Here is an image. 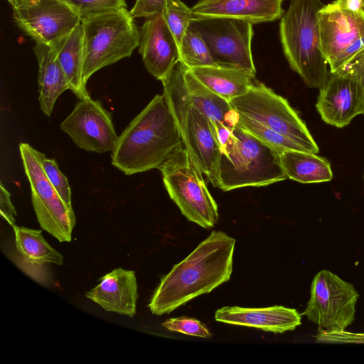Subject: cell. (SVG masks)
Returning <instances> with one entry per match:
<instances>
[{
    "instance_id": "cell-3",
    "label": "cell",
    "mask_w": 364,
    "mask_h": 364,
    "mask_svg": "<svg viewBox=\"0 0 364 364\" xmlns=\"http://www.w3.org/2000/svg\"><path fill=\"white\" fill-rule=\"evenodd\" d=\"M321 0H291L281 18L279 38L290 68L311 88H322L331 72L321 48L318 14Z\"/></svg>"
},
{
    "instance_id": "cell-20",
    "label": "cell",
    "mask_w": 364,
    "mask_h": 364,
    "mask_svg": "<svg viewBox=\"0 0 364 364\" xmlns=\"http://www.w3.org/2000/svg\"><path fill=\"white\" fill-rule=\"evenodd\" d=\"M100 281L99 284L86 293V297L107 311L133 317L139 296L135 272L117 268Z\"/></svg>"
},
{
    "instance_id": "cell-6",
    "label": "cell",
    "mask_w": 364,
    "mask_h": 364,
    "mask_svg": "<svg viewBox=\"0 0 364 364\" xmlns=\"http://www.w3.org/2000/svg\"><path fill=\"white\" fill-rule=\"evenodd\" d=\"M83 30V80L100 69L129 57L139 46L140 31L127 8L81 21Z\"/></svg>"
},
{
    "instance_id": "cell-14",
    "label": "cell",
    "mask_w": 364,
    "mask_h": 364,
    "mask_svg": "<svg viewBox=\"0 0 364 364\" xmlns=\"http://www.w3.org/2000/svg\"><path fill=\"white\" fill-rule=\"evenodd\" d=\"M316 107L326 124L343 128L358 114H364V87L356 82L331 73L321 88Z\"/></svg>"
},
{
    "instance_id": "cell-2",
    "label": "cell",
    "mask_w": 364,
    "mask_h": 364,
    "mask_svg": "<svg viewBox=\"0 0 364 364\" xmlns=\"http://www.w3.org/2000/svg\"><path fill=\"white\" fill-rule=\"evenodd\" d=\"M182 144L165 95H156L119 136L112 164L125 175L159 168Z\"/></svg>"
},
{
    "instance_id": "cell-22",
    "label": "cell",
    "mask_w": 364,
    "mask_h": 364,
    "mask_svg": "<svg viewBox=\"0 0 364 364\" xmlns=\"http://www.w3.org/2000/svg\"><path fill=\"white\" fill-rule=\"evenodd\" d=\"M33 50L38 64L40 108L50 117L56 100L64 91L70 90V86L54 49L48 45L36 43Z\"/></svg>"
},
{
    "instance_id": "cell-17",
    "label": "cell",
    "mask_w": 364,
    "mask_h": 364,
    "mask_svg": "<svg viewBox=\"0 0 364 364\" xmlns=\"http://www.w3.org/2000/svg\"><path fill=\"white\" fill-rule=\"evenodd\" d=\"M183 81L188 97L207 117L223 152L232 139V130L239 120L238 113L230 102L205 87L187 67L184 69Z\"/></svg>"
},
{
    "instance_id": "cell-24",
    "label": "cell",
    "mask_w": 364,
    "mask_h": 364,
    "mask_svg": "<svg viewBox=\"0 0 364 364\" xmlns=\"http://www.w3.org/2000/svg\"><path fill=\"white\" fill-rule=\"evenodd\" d=\"M191 70L205 87L228 102L247 93L256 82L255 74L242 70L207 66Z\"/></svg>"
},
{
    "instance_id": "cell-12",
    "label": "cell",
    "mask_w": 364,
    "mask_h": 364,
    "mask_svg": "<svg viewBox=\"0 0 364 364\" xmlns=\"http://www.w3.org/2000/svg\"><path fill=\"white\" fill-rule=\"evenodd\" d=\"M60 129L78 147L96 153L112 151L119 138L110 113L90 97L80 100Z\"/></svg>"
},
{
    "instance_id": "cell-21",
    "label": "cell",
    "mask_w": 364,
    "mask_h": 364,
    "mask_svg": "<svg viewBox=\"0 0 364 364\" xmlns=\"http://www.w3.org/2000/svg\"><path fill=\"white\" fill-rule=\"evenodd\" d=\"M17 254L15 262L37 282H47L45 264L61 265L63 257L44 239L42 231L25 227L13 226Z\"/></svg>"
},
{
    "instance_id": "cell-11",
    "label": "cell",
    "mask_w": 364,
    "mask_h": 364,
    "mask_svg": "<svg viewBox=\"0 0 364 364\" xmlns=\"http://www.w3.org/2000/svg\"><path fill=\"white\" fill-rule=\"evenodd\" d=\"M358 298L352 284L321 270L313 279L310 299L302 315L323 329H346L355 319Z\"/></svg>"
},
{
    "instance_id": "cell-25",
    "label": "cell",
    "mask_w": 364,
    "mask_h": 364,
    "mask_svg": "<svg viewBox=\"0 0 364 364\" xmlns=\"http://www.w3.org/2000/svg\"><path fill=\"white\" fill-rule=\"evenodd\" d=\"M283 169L288 178L313 183L331 181L333 173L329 162L316 154L286 150L280 154Z\"/></svg>"
},
{
    "instance_id": "cell-19",
    "label": "cell",
    "mask_w": 364,
    "mask_h": 364,
    "mask_svg": "<svg viewBox=\"0 0 364 364\" xmlns=\"http://www.w3.org/2000/svg\"><path fill=\"white\" fill-rule=\"evenodd\" d=\"M215 319L225 323L277 333L294 331L301 324V314L295 309L284 306L264 308L224 306L215 311Z\"/></svg>"
},
{
    "instance_id": "cell-28",
    "label": "cell",
    "mask_w": 364,
    "mask_h": 364,
    "mask_svg": "<svg viewBox=\"0 0 364 364\" xmlns=\"http://www.w3.org/2000/svg\"><path fill=\"white\" fill-rule=\"evenodd\" d=\"M237 124L259 139L270 145L279 154L286 150L304 151L299 145L287 137L247 117L239 114Z\"/></svg>"
},
{
    "instance_id": "cell-23",
    "label": "cell",
    "mask_w": 364,
    "mask_h": 364,
    "mask_svg": "<svg viewBox=\"0 0 364 364\" xmlns=\"http://www.w3.org/2000/svg\"><path fill=\"white\" fill-rule=\"evenodd\" d=\"M50 47L55 51L70 90L79 100L90 97L83 80L84 44L81 22Z\"/></svg>"
},
{
    "instance_id": "cell-27",
    "label": "cell",
    "mask_w": 364,
    "mask_h": 364,
    "mask_svg": "<svg viewBox=\"0 0 364 364\" xmlns=\"http://www.w3.org/2000/svg\"><path fill=\"white\" fill-rule=\"evenodd\" d=\"M162 16L178 46L195 18L192 9L180 0H166Z\"/></svg>"
},
{
    "instance_id": "cell-16",
    "label": "cell",
    "mask_w": 364,
    "mask_h": 364,
    "mask_svg": "<svg viewBox=\"0 0 364 364\" xmlns=\"http://www.w3.org/2000/svg\"><path fill=\"white\" fill-rule=\"evenodd\" d=\"M322 53L329 65L350 44L364 36V12H356L334 1L324 5L318 14Z\"/></svg>"
},
{
    "instance_id": "cell-32",
    "label": "cell",
    "mask_w": 364,
    "mask_h": 364,
    "mask_svg": "<svg viewBox=\"0 0 364 364\" xmlns=\"http://www.w3.org/2000/svg\"><path fill=\"white\" fill-rule=\"evenodd\" d=\"M316 343H364V333H353L342 330H326L318 328L315 336Z\"/></svg>"
},
{
    "instance_id": "cell-4",
    "label": "cell",
    "mask_w": 364,
    "mask_h": 364,
    "mask_svg": "<svg viewBox=\"0 0 364 364\" xmlns=\"http://www.w3.org/2000/svg\"><path fill=\"white\" fill-rule=\"evenodd\" d=\"M280 154L237 124L221 153L218 188L223 191L247 186H264L287 179Z\"/></svg>"
},
{
    "instance_id": "cell-26",
    "label": "cell",
    "mask_w": 364,
    "mask_h": 364,
    "mask_svg": "<svg viewBox=\"0 0 364 364\" xmlns=\"http://www.w3.org/2000/svg\"><path fill=\"white\" fill-rule=\"evenodd\" d=\"M179 52L180 61L189 69L218 67L200 33L191 25L182 39Z\"/></svg>"
},
{
    "instance_id": "cell-1",
    "label": "cell",
    "mask_w": 364,
    "mask_h": 364,
    "mask_svg": "<svg viewBox=\"0 0 364 364\" xmlns=\"http://www.w3.org/2000/svg\"><path fill=\"white\" fill-rule=\"evenodd\" d=\"M235 239L213 230L184 259L161 277L149 307L153 314H168L193 299L228 282L232 272Z\"/></svg>"
},
{
    "instance_id": "cell-8",
    "label": "cell",
    "mask_w": 364,
    "mask_h": 364,
    "mask_svg": "<svg viewBox=\"0 0 364 364\" xmlns=\"http://www.w3.org/2000/svg\"><path fill=\"white\" fill-rule=\"evenodd\" d=\"M230 103L239 114L287 137L305 151L318 153L317 144L296 112L285 98L263 83L256 81L247 93Z\"/></svg>"
},
{
    "instance_id": "cell-5",
    "label": "cell",
    "mask_w": 364,
    "mask_h": 364,
    "mask_svg": "<svg viewBox=\"0 0 364 364\" xmlns=\"http://www.w3.org/2000/svg\"><path fill=\"white\" fill-rule=\"evenodd\" d=\"M185 67L179 60L171 75L161 81L164 94L176 121L183 144L208 181L218 187L220 148L207 117L187 94L183 81Z\"/></svg>"
},
{
    "instance_id": "cell-13",
    "label": "cell",
    "mask_w": 364,
    "mask_h": 364,
    "mask_svg": "<svg viewBox=\"0 0 364 364\" xmlns=\"http://www.w3.org/2000/svg\"><path fill=\"white\" fill-rule=\"evenodd\" d=\"M13 10L16 25L26 35L36 43L50 46L81 22L63 0H41L34 6Z\"/></svg>"
},
{
    "instance_id": "cell-38",
    "label": "cell",
    "mask_w": 364,
    "mask_h": 364,
    "mask_svg": "<svg viewBox=\"0 0 364 364\" xmlns=\"http://www.w3.org/2000/svg\"><path fill=\"white\" fill-rule=\"evenodd\" d=\"M13 9L30 7L37 4L41 0H8Z\"/></svg>"
},
{
    "instance_id": "cell-31",
    "label": "cell",
    "mask_w": 364,
    "mask_h": 364,
    "mask_svg": "<svg viewBox=\"0 0 364 364\" xmlns=\"http://www.w3.org/2000/svg\"><path fill=\"white\" fill-rule=\"evenodd\" d=\"M162 326L171 331L204 338H211L208 328L198 320L192 318H171L165 321Z\"/></svg>"
},
{
    "instance_id": "cell-33",
    "label": "cell",
    "mask_w": 364,
    "mask_h": 364,
    "mask_svg": "<svg viewBox=\"0 0 364 364\" xmlns=\"http://www.w3.org/2000/svg\"><path fill=\"white\" fill-rule=\"evenodd\" d=\"M333 73L349 78L364 87V49Z\"/></svg>"
},
{
    "instance_id": "cell-10",
    "label": "cell",
    "mask_w": 364,
    "mask_h": 364,
    "mask_svg": "<svg viewBox=\"0 0 364 364\" xmlns=\"http://www.w3.org/2000/svg\"><path fill=\"white\" fill-rule=\"evenodd\" d=\"M205 41L218 67L256 73L251 23L228 18L195 17L191 23Z\"/></svg>"
},
{
    "instance_id": "cell-9",
    "label": "cell",
    "mask_w": 364,
    "mask_h": 364,
    "mask_svg": "<svg viewBox=\"0 0 364 364\" xmlns=\"http://www.w3.org/2000/svg\"><path fill=\"white\" fill-rule=\"evenodd\" d=\"M19 151L41 227L60 242H70L75 225V213L48 178L42 165L46 155L26 143L20 144Z\"/></svg>"
},
{
    "instance_id": "cell-29",
    "label": "cell",
    "mask_w": 364,
    "mask_h": 364,
    "mask_svg": "<svg viewBox=\"0 0 364 364\" xmlns=\"http://www.w3.org/2000/svg\"><path fill=\"white\" fill-rule=\"evenodd\" d=\"M81 21L127 8L126 0H63Z\"/></svg>"
},
{
    "instance_id": "cell-35",
    "label": "cell",
    "mask_w": 364,
    "mask_h": 364,
    "mask_svg": "<svg viewBox=\"0 0 364 364\" xmlns=\"http://www.w3.org/2000/svg\"><path fill=\"white\" fill-rule=\"evenodd\" d=\"M363 49H364V36L350 44L329 64L331 73L337 70Z\"/></svg>"
},
{
    "instance_id": "cell-30",
    "label": "cell",
    "mask_w": 364,
    "mask_h": 364,
    "mask_svg": "<svg viewBox=\"0 0 364 364\" xmlns=\"http://www.w3.org/2000/svg\"><path fill=\"white\" fill-rule=\"evenodd\" d=\"M43 170L60 197L64 203L71 205V190L67 178L60 171L57 162L52 159H48L45 156L42 160Z\"/></svg>"
},
{
    "instance_id": "cell-15",
    "label": "cell",
    "mask_w": 364,
    "mask_h": 364,
    "mask_svg": "<svg viewBox=\"0 0 364 364\" xmlns=\"http://www.w3.org/2000/svg\"><path fill=\"white\" fill-rule=\"evenodd\" d=\"M139 46L146 70L161 81L171 75L180 60L179 46L161 14L145 21Z\"/></svg>"
},
{
    "instance_id": "cell-7",
    "label": "cell",
    "mask_w": 364,
    "mask_h": 364,
    "mask_svg": "<svg viewBox=\"0 0 364 364\" xmlns=\"http://www.w3.org/2000/svg\"><path fill=\"white\" fill-rule=\"evenodd\" d=\"M164 186L188 220L208 229L218 220V208L196 160L183 144L159 167Z\"/></svg>"
},
{
    "instance_id": "cell-36",
    "label": "cell",
    "mask_w": 364,
    "mask_h": 364,
    "mask_svg": "<svg viewBox=\"0 0 364 364\" xmlns=\"http://www.w3.org/2000/svg\"><path fill=\"white\" fill-rule=\"evenodd\" d=\"M0 212L1 216L9 225H15L16 213L11 200V195L2 183L0 185Z\"/></svg>"
},
{
    "instance_id": "cell-37",
    "label": "cell",
    "mask_w": 364,
    "mask_h": 364,
    "mask_svg": "<svg viewBox=\"0 0 364 364\" xmlns=\"http://www.w3.org/2000/svg\"><path fill=\"white\" fill-rule=\"evenodd\" d=\"M338 5L356 12H364V0H335Z\"/></svg>"
},
{
    "instance_id": "cell-18",
    "label": "cell",
    "mask_w": 364,
    "mask_h": 364,
    "mask_svg": "<svg viewBox=\"0 0 364 364\" xmlns=\"http://www.w3.org/2000/svg\"><path fill=\"white\" fill-rule=\"evenodd\" d=\"M283 0H198L191 8L195 17L228 18L256 24L274 21L284 14Z\"/></svg>"
},
{
    "instance_id": "cell-34",
    "label": "cell",
    "mask_w": 364,
    "mask_h": 364,
    "mask_svg": "<svg viewBox=\"0 0 364 364\" xmlns=\"http://www.w3.org/2000/svg\"><path fill=\"white\" fill-rule=\"evenodd\" d=\"M166 0H136L129 11L134 18H151L162 14Z\"/></svg>"
}]
</instances>
